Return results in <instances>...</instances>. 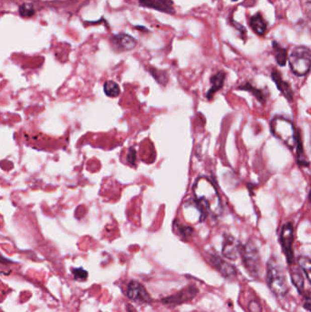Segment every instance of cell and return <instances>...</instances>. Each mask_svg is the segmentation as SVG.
<instances>
[{
	"label": "cell",
	"mask_w": 311,
	"mask_h": 312,
	"mask_svg": "<svg viewBox=\"0 0 311 312\" xmlns=\"http://www.w3.org/2000/svg\"><path fill=\"white\" fill-rule=\"evenodd\" d=\"M249 25L251 29H253L254 32L260 37L264 36L267 32L268 23L266 22L261 12H258L257 14L254 15L253 17H251Z\"/></svg>",
	"instance_id": "obj_15"
},
{
	"label": "cell",
	"mask_w": 311,
	"mask_h": 312,
	"mask_svg": "<svg viewBox=\"0 0 311 312\" xmlns=\"http://www.w3.org/2000/svg\"><path fill=\"white\" fill-rule=\"evenodd\" d=\"M267 281L271 291L277 295V297H284L287 295L289 288L287 285L286 275L282 268L277 264L276 260L273 258L268 262Z\"/></svg>",
	"instance_id": "obj_3"
},
{
	"label": "cell",
	"mask_w": 311,
	"mask_h": 312,
	"mask_svg": "<svg viewBox=\"0 0 311 312\" xmlns=\"http://www.w3.org/2000/svg\"><path fill=\"white\" fill-rule=\"evenodd\" d=\"M239 89H240V90H244V91H248L252 92L254 94V96L256 97L258 101H260V102H262V103L265 102L266 96H267L266 93H265L262 90H259V89H257V88L252 86L249 82L244 83V85L239 86Z\"/></svg>",
	"instance_id": "obj_19"
},
{
	"label": "cell",
	"mask_w": 311,
	"mask_h": 312,
	"mask_svg": "<svg viewBox=\"0 0 311 312\" xmlns=\"http://www.w3.org/2000/svg\"><path fill=\"white\" fill-rule=\"evenodd\" d=\"M298 265L299 267L301 268L302 270L304 271V273L306 275V279L308 282H310L311 277V266H310V260L308 257H305V256H301L298 258L297 260Z\"/></svg>",
	"instance_id": "obj_22"
},
{
	"label": "cell",
	"mask_w": 311,
	"mask_h": 312,
	"mask_svg": "<svg viewBox=\"0 0 311 312\" xmlns=\"http://www.w3.org/2000/svg\"><path fill=\"white\" fill-rule=\"evenodd\" d=\"M135 160H136V153H135V151L131 148L130 151H129V154H128V157H127V161L129 162V163H131V164H134L135 163Z\"/></svg>",
	"instance_id": "obj_28"
},
{
	"label": "cell",
	"mask_w": 311,
	"mask_h": 312,
	"mask_svg": "<svg viewBox=\"0 0 311 312\" xmlns=\"http://www.w3.org/2000/svg\"><path fill=\"white\" fill-rule=\"evenodd\" d=\"M195 199L214 216H219L223 211L221 198L216 188L209 178L202 176L195 182L194 185Z\"/></svg>",
	"instance_id": "obj_1"
},
{
	"label": "cell",
	"mask_w": 311,
	"mask_h": 312,
	"mask_svg": "<svg viewBox=\"0 0 311 312\" xmlns=\"http://www.w3.org/2000/svg\"><path fill=\"white\" fill-rule=\"evenodd\" d=\"M72 273L74 275V278L76 279H85L88 276L87 271H85L82 268L73 269Z\"/></svg>",
	"instance_id": "obj_26"
},
{
	"label": "cell",
	"mask_w": 311,
	"mask_h": 312,
	"mask_svg": "<svg viewBox=\"0 0 311 312\" xmlns=\"http://www.w3.org/2000/svg\"><path fill=\"white\" fill-rule=\"evenodd\" d=\"M141 6L167 14H175L173 0H138Z\"/></svg>",
	"instance_id": "obj_13"
},
{
	"label": "cell",
	"mask_w": 311,
	"mask_h": 312,
	"mask_svg": "<svg viewBox=\"0 0 311 312\" xmlns=\"http://www.w3.org/2000/svg\"><path fill=\"white\" fill-rule=\"evenodd\" d=\"M112 47L117 51H129L136 47L137 40L128 34H119L111 39Z\"/></svg>",
	"instance_id": "obj_12"
},
{
	"label": "cell",
	"mask_w": 311,
	"mask_h": 312,
	"mask_svg": "<svg viewBox=\"0 0 311 312\" xmlns=\"http://www.w3.org/2000/svg\"><path fill=\"white\" fill-rule=\"evenodd\" d=\"M248 310L250 312H262V308L258 301L252 300L248 304Z\"/></svg>",
	"instance_id": "obj_27"
},
{
	"label": "cell",
	"mask_w": 311,
	"mask_h": 312,
	"mask_svg": "<svg viewBox=\"0 0 311 312\" xmlns=\"http://www.w3.org/2000/svg\"><path fill=\"white\" fill-rule=\"evenodd\" d=\"M174 229L176 232V234L184 239L189 238L190 236L193 235V233H194V229L191 226H183V225L178 224L176 222L174 225Z\"/></svg>",
	"instance_id": "obj_21"
},
{
	"label": "cell",
	"mask_w": 311,
	"mask_h": 312,
	"mask_svg": "<svg viewBox=\"0 0 311 312\" xmlns=\"http://www.w3.org/2000/svg\"><path fill=\"white\" fill-rule=\"evenodd\" d=\"M231 1H233V2H236V1H238V0H231Z\"/></svg>",
	"instance_id": "obj_31"
},
{
	"label": "cell",
	"mask_w": 311,
	"mask_h": 312,
	"mask_svg": "<svg viewBox=\"0 0 311 312\" xmlns=\"http://www.w3.org/2000/svg\"><path fill=\"white\" fill-rule=\"evenodd\" d=\"M309 306H310V298H309V293H307V297L306 298V303L304 304V307H306V310L309 311Z\"/></svg>",
	"instance_id": "obj_29"
},
{
	"label": "cell",
	"mask_w": 311,
	"mask_h": 312,
	"mask_svg": "<svg viewBox=\"0 0 311 312\" xmlns=\"http://www.w3.org/2000/svg\"><path fill=\"white\" fill-rule=\"evenodd\" d=\"M230 24L232 25L234 28H236L237 30H239L240 37L245 40L246 38H247V29H245L242 25L235 22V20H234L233 19L230 20Z\"/></svg>",
	"instance_id": "obj_25"
},
{
	"label": "cell",
	"mask_w": 311,
	"mask_h": 312,
	"mask_svg": "<svg viewBox=\"0 0 311 312\" xmlns=\"http://www.w3.org/2000/svg\"><path fill=\"white\" fill-rule=\"evenodd\" d=\"M0 262H1V263H5V264H8V263H9L8 260H5V259L2 258V257H0Z\"/></svg>",
	"instance_id": "obj_30"
},
{
	"label": "cell",
	"mask_w": 311,
	"mask_h": 312,
	"mask_svg": "<svg viewBox=\"0 0 311 312\" xmlns=\"http://www.w3.org/2000/svg\"><path fill=\"white\" fill-rule=\"evenodd\" d=\"M184 217L190 223H201L206 217V211L195 199H188L183 205Z\"/></svg>",
	"instance_id": "obj_6"
},
{
	"label": "cell",
	"mask_w": 311,
	"mask_h": 312,
	"mask_svg": "<svg viewBox=\"0 0 311 312\" xmlns=\"http://www.w3.org/2000/svg\"><path fill=\"white\" fill-rule=\"evenodd\" d=\"M150 72H151V75L156 78L157 82H159L160 83L167 82L168 77L166 76V72H161V71H157V70H154V69H151Z\"/></svg>",
	"instance_id": "obj_24"
},
{
	"label": "cell",
	"mask_w": 311,
	"mask_h": 312,
	"mask_svg": "<svg viewBox=\"0 0 311 312\" xmlns=\"http://www.w3.org/2000/svg\"><path fill=\"white\" fill-rule=\"evenodd\" d=\"M273 52L276 58V61L279 66H285L287 60V50L283 48L280 44L276 40L272 41Z\"/></svg>",
	"instance_id": "obj_17"
},
{
	"label": "cell",
	"mask_w": 311,
	"mask_h": 312,
	"mask_svg": "<svg viewBox=\"0 0 311 312\" xmlns=\"http://www.w3.org/2000/svg\"><path fill=\"white\" fill-rule=\"evenodd\" d=\"M293 240H294V227L291 223H287L283 226L280 233V243L282 245L283 251L286 255L287 263L292 264L294 262L293 253Z\"/></svg>",
	"instance_id": "obj_7"
},
{
	"label": "cell",
	"mask_w": 311,
	"mask_h": 312,
	"mask_svg": "<svg viewBox=\"0 0 311 312\" xmlns=\"http://www.w3.org/2000/svg\"><path fill=\"white\" fill-rule=\"evenodd\" d=\"M208 262L218 271L219 273L222 274L224 278L231 279L237 276V270L233 265L226 262L217 255H209Z\"/></svg>",
	"instance_id": "obj_8"
},
{
	"label": "cell",
	"mask_w": 311,
	"mask_h": 312,
	"mask_svg": "<svg viewBox=\"0 0 311 312\" xmlns=\"http://www.w3.org/2000/svg\"><path fill=\"white\" fill-rule=\"evenodd\" d=\"M270 129L273 135L286 144L289 149L296 148L297 140L300 135L291 120L283 116H276L271 120Z\"/></svg>",
	"instance_id": "obj_2"
},
{
	"label": "cell",
	"mask_w": 311,
	"mask_h": 312,
	"mask_svg": "<svg viewBox=\"0 0 311 312\" xmlns=\"http://www.w3.org/2000/svg\"><path fill=\"white\" fill-rule=\"evenodd\" d=\"M242 245L238 239H236L233 235H224V243L222 253L225 258L229 260H236L239 259L241 255Z\"/></svg>",
	"instance_id": "obj_10"
},
{
	"label": "cell",
	"mask_w": 311,
	"mask_h": 312,
	"mask_svg": "<svg viewBox=\"0 0 311 312\" xmlns=\"http://www.w3.org/2000/svg\"><path fill=\"white\" fill-rule=\"evenodd\" d=\"M103 89H104L105 94L107 96L111 97V98L118 97L121 93L120 87L117 84L116 82H113V81H107L105 82Z\"/></svg>",
	"instance_id": "obj_20"
},
{
	"label": "cell",
	"mask_w": 311,
	"mask_h": 312,
	"mask_svg": "<svg viewBox=\"0 0 311 312\" xmlns=\"http://www.w3.org/2000/svg\"><path fill=\"white\" fill-rule=\"evenodd\" d=\"M244 266L248 272L254 277H258L261 270V260L258 246L253 240H249L246 245L242 246L241 255Z\"/></svg>",
	"instance_id": "obj_5"
},
{
	"label": "cell",
	"mask_w": 311,
	"mask_h": 312,
	"mask_svg": "<svg viewBox=\"0 0 311 312\" xmlns=\"http://www.w3.org/2000/svg\"><path fill=\"white\" fill-rule=\"evenodd\" d=\"M292 72L298 77L305 76L310 70L311 51L305 46H297L292 50L288 58Z\"/></svg>",
	"instance_id": "obj_4"
},
{
	"label": "cell",
	"mask_w": 311,
	"mask_h": 312,
	"mask_svg": "<svg viewBox=\"0 0 311 312\" xmlns=\"http://www.w3.org/2000/svg\"><path fill=\"white\" fill-rule=\"evenodd\" d=\"M127 297L139 302H151V297L147 292L145 288L138 281H131L127 288Z\"/></svg>",
	"instance_id": "obj_9"
},
{
	"label": "cell",
	"mask_w": 311,
	"mask_h": 312,
	"mask_svg": "<svg viewBox=\"0 0 311 312\" xmlns=\"http://www.w3.org/2000/svg\"><path fill=\"white\" fill-rule=\"evenodd\" d=\"M19 11H20V16H22L23 18H29L35 14L33 6L31 4H28V3H25L23 5L20 6Z\"/></svg>",
	"instance_id": "obj_23"
},
{
	"label": "cell",
	"mask_w": 311,
	"mask_h": 312,
	"mask_svg": "<svg viewBox=\"0 0 311 312\" xmlns=\"http://www.w3.org/2000/svg\"><path fill=\"white\" fill-rule=\"evenodd\" d=\"M271 77H272L273 81L277 84L278 90L282 92L283 95L286 97L287 100L292 101L293 100V91H292L291 87L287 82H285L283 80L279 72L277 70H273Z\"/></svg>",
	"instance_id": "obj_14"
},
{
	"label": "cell",
	"mask_w": 311,
	"mask_h": 312,
	"mask_svg": "<svg viewBox=\"0 0 311 312\" xmlns=\"http://www.w3.org/2000/svg\"><path fill=\"white\" fill-rule=\"evenodd\" d=\"M290 275H291L292 283L294 284V286L296 287L299 294H303L305 287H304L303 274L300 271V269L297 268L292 269L290 270Z\"/></svg>",
	"instance_id": "obj_18"
},
{
	"label": "cell",
	"mask_w": 311,
	"mask_h": 312,
	"mask_svg": "<svg viewBox=\"0 0 311 312\" xmlns=\"http://www.w3.org/2000/svg\"><path fill=\"white\" fill-rule=\"evenodd\" d=\"M224 80H225V72H218L215 73L214 76H212L210 79L211 82V88L209 91L207 92V99L211 100L214 93L217 92L219 90H221L224 86Z\"/></svg>",
	"instance_id": "obj_16"
},
{
	"label": "cell",
	"mask_w": 311,
	"mask_h": 312,
	"mask_svg": "<svg viewBox=\"0 0 311 312\" xmlns=\"http://www.w3.org/2000/svg\"><path fill=\"white\" fill-rule=\"evenodd\" d=\"M198 293V289L195 286H190L188 288L181 290L175 295H172L170 297L164 298L162 301L166 305H178L182 303L188 301L190 299L195 298L196 294Z\"/></svg>",
	"instance_id": "obj_11"
}]
</instances>
